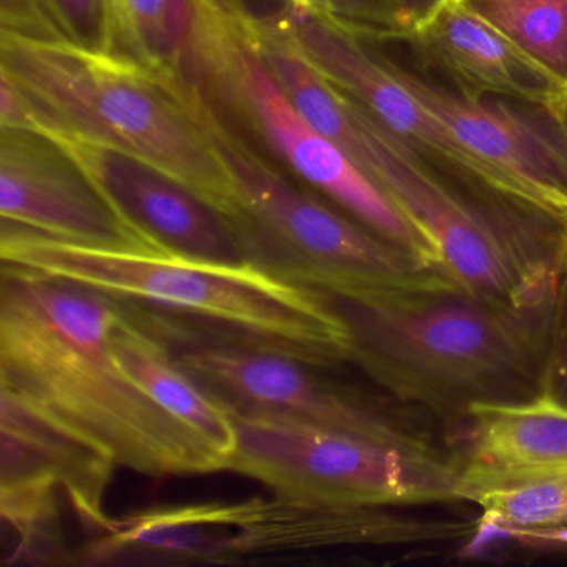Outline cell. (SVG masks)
I'll list each match as a JSON object with an SVG mask.
<instances>
[{
  "instance_id": "d6986e66",
  "label": "cell",
  "mask_w": 567,
  "mask_h": 567,
  "mask_svg": "<svg viewBox=\"0 0 567 567\" xmlns=\"http://www.w3.org/2000/svg\"><path fill=\"white\" fill-rule=\"evenodd\" d=\"M0 434L24 444L54 471L72 509L94 536L112 526L104 506L117 466L111 454L6 388H0Z\"/></svg>"
},
{
  "instance_id": "7c38bea8",
  "label": "cell",
  "mask_w": 567,
  "mask_h": 567,
  "mask_svg": "<svg viewBox=\"0 0 567 567\" xmlns=\"http://www.w3.org/2000/svg\"><path fill=\"white\" fill-rule=\"evenodd\" d=\"M58 141L105 197L162 250L220 264H245L227 215L178 178L127 152L68 132Z\"/></svg>"
},
{
  "instance_id": "603a6c76",
  "label": "cell",
  "mask_w": 567,
  "mask_h": 567,
  "mask_svg": "<svg viewBox=\"0 0 567 567\" xmlns=\"http://www.w3.org/2000/svg\"><path fill=\"white\" fill-rule=\"evenodd\" d=\"M363 39H404L396 0H301Z\"/></svg>"
},
{
  "instance_id": "30bf717a",
  "label": "cell",
  "mask_w": 567,
  "mask_h": 567,
  "mask_svg": "<svg viewBox=\"0 0 567 567\" xmlns=\"http://www.w3.org/2000/svg\"><path fill=\"white\" fill-rule=\"evenodd\" d=\"M265 14L295 48L338 89L353 99L391 134L426 148L491 198L540 217L530 195L513 178L471 152L404 82L388 59L374 54L364 39L301 0H274Z\"/></svg>"
},
{
  "instance_id": "5b68a950",
  "label": "cell",
  "mask_w": 567,
  "mask_h": 567,
  "mask_svg": "<svg viewBox=\"0 0 567 567\" xmlns=\"http://www.w3.org/2000/svg\"><path fill=\"white\" fill-rule=\"evenodd\" d=\"M195 107L244 195L245 212L230 225L247 264L351 300L447 278L295 181L204 102Z\"/></svg>"
},
{
  "instance_id": "277c9868",
  "label": "cell",
  "mask_w": 567,
  "mask_h": 567,
  "mask_svg": "<svg viewBox=\"0 0 567 567\" xmlns=\"http://www.w3.org/2000/svg\"><path fill=\"white\" fill-rule=\"evenodd\" d=\"M0 72L21 91L32 131L68 132L127 152L194 188L235 220L244 195L182 85L128 59L0 35Z\"/></svg>"
},
{
  "instance_id": "44dd1931",
  "label": "cell",
  "mask_w": 567,
  "mask_h": 567,
  "mask_svg": "<svg viewBox=\"0 0 567 567\" xmlns=\"http://www.w3.org/2000/svg\"><path fill=\"white\" fill-rule=\"evenodd\" d=\"M567 89V0H464Z\"/></svg>"
},
{
  "instance_id": "ba28073f",
  "label": "cell",
  "mask_w": 567,
  "mask_h": 567,
  "mask_svg": "<svg viewBox=\"0 0 567 567\" xmlns=\"http://www.w3.org/2000/svg\"><path fill=\"white\" fill-rule=\"evenodd\" d=\"M225 471L277 496L334 506H413L461 499V464L370 437L278 420L238 416Z\"/></svg>"
},
{
  "instance_id": "ac0fdd59",
  "label": "cell",
  "mask_w": 567,
  "mask_h": 567,
  "mask_svg": "<svg viewBox=\"0 0 567 567\" xmlns=\"http://www.w3.org/2000/svg\"><path fill=\"white\" fill-rule=\"evenodd\" d=\"M212 0H111L114 55L171 79L202 84Z\"/></svg>"
},
{
  "instance_id": "7402d4cb",
  "label": "cell",
  "mask_w": 567,
  "mask_h": 567,
  "mask_svg": "<svg viewBox=\"0 0 567 567\" xmlns=\"http://www.w3.org/2000/svg\"><path fill=\"white\" fill-rule=\"evenodd\" d=\"M61 44L94 54H114L111 0H35Z\"/></svg>"
},
{
  "instance_id": "8fae6325",
  "label": "cell",
  "mask_w": 567,
  "mask_h": 567,
  "mask_svg": "<svg viewBox=\"0 0 567 567\" xmlns=\"http://www.w3.org/2000/svg\"><path fill=\"white\" fill-rule=\"evenodd\" d=\"M0 215L75 244L165 251L118 214L58 141L38 131H0Z\"/></svg>"
},
{
  "instance_id": "2e32d148",
  "label": "cell",
  "mask_w": 567,
  "mask_h": 567,
  "mask_svg": "<svg viewBox=\"0 0 567 567\" xmlns=\"http://www.w3.org/2000/svg\"><path fill=\"white\" fill-rule=\"evenodd\" d=\"M466 423V456L460 461L464 473L567 470V406L550 398L474 404Z\"/></svg>"
},
{
  "instance_id": "7a4b0ae2",
  "label": "cell",
  "mask_w": 567,
  "mask_h": 567,
  "mask_svg": "<svg viewBox=\"0 0 567 567\" xmlns=\"http://www.w3.org/2000/svg\"><path fill=\"white\" fill-rule=\"evenodd\" d=\"M324 295L350 331L351 363L404 403L466 421L474 404L543 391L554 301L517 307L450 278L367 300Z\"/></svg>"
},
{
  "instance_id": "5bb4252c",
  "label": "cell",
  "mask_w": 567,
  "mask_h": 567,
  "mask_svg": "<svg viewBox=\"0 0 567 567\" xmlns=\"http://www.w3.org/2000/svg\"><path fill=\"white\" fill-rule=\"evenodd\" d=\"M391 68L471 152L516 181L540 217L567 230V154L553 135L506 109L434 87L393 62Z\"/></svg>"
},
{
  "instance_id": "4fadbf2b",
  "label": "cell",
  "mask_w": 567,
  "mask_h": 567,
  "mask_svg": "<svg viewBox=\"0 0 567 567\" xmlns=\"http://www.w3.org/2000/svg\"><path fill=\"white\" fill-rule=\"evenodd\" d=\"M225 530V563L245 556L313 553L341 546H393L456 539L473 533V523L416 519L384 507L334 506L277 496L274 501L217 503Z\"/></svg>"
},
{
  "instance_id": "8992f818",
  "label": "cell",
  "mask_w": 567,
  "mask_h": 567,
  "mask_svg": "<svg viewBox=\"0 0 567 567\" xmlns=\"http://www.w3.org/2000/svg\"><path fill=\"white\" fill-rule=\"evenodd\" d=\"M348 102L360 128L353 161L423 235L444 277L517 307L553 305L567 260L566 228L517 208L467 200L434 177L410 144Z\"/></svg>"
},
{
  "instance_id": "e0dca14e",
  "label": "cell",
  "mask_w": 567,
  "mask_h": 567,
  "mask_svg": "<svg viewBox=\"0 0 567 567\" xmlns=\"http://www.w3.org/2000/svg\"><path fill=\"white\" fill-rule=\"evenodd\" d=\"M111 347L125 373L155 403L228 460L235 447L234 417L178 364L171 347L141 320L132 301L125 300L124 313L112 328Z\"/></svg>"
},
{
  "instance_id": "ffe728a7",
  "label": "cell",
  "mask_w": 567,
  "mask_h": 567,
  "mask_svg": "<svg viewBox=\"0 0 567 567\" xmlns=\"http://www.w3.org/2000/svg\"><path fill=\"white\" fill-rule=\"evenodd\" d=\"M461 499L476 504L483 519L509 536L566 526L567 470L504 476L461 470Z\"/></svg>"
},
{
  "instance_id": "9c48e42d",
  "label": "cell",
  "mask_w": 567,
  "mask_h": 567,
  "mask_svg": "<svg viewBox=\"0 0 567 567\" xmlns=\"http://www.w3.org/2000/svg\"><path fill=\"white\" fill-rule=\"evenodd\" d=\"M141 317L230 414L328 427L403 450L441 451L353 388L324 377V368L198 330L155 308L142 307Z\"/></svg>"
},
{
  "instance_id": "9a60e30c",
  "label": "cell",
  "mask_w": 567,
  "mask_h": 567,
  "mask_svg": "<svg viewBox=\"0 0 567 567\" xmlns=\"http://www.w3.org/2000/svg\"><path fill=\"white\" fill-rule=\"evenodd\" d=\"M467 92L506 95L563 114L567 89L464 0H446L411 34Z\"/></svg>"
},
{
  "instance_id": "52a82bcc",
  "label": "cell",
  "mask_w": 567,
  "mask_h": 567,
  "mask_svg": "<svg viewBox=\"0 0 567 567\" xmlns=\"http://www.w3.org/2000/svg\"><path fill=\"white\" fill-rule=\"evenodd\" d=\"M205 55L195 94L212 111L295 181L440 271L433 248L386 192L291 104L227 0L212 4Z\"/></svg>"
},
{
  "instance_id": "3957f363",
  "label": "cell",
  "mask_w": 567,
  "mask_h": 567,
  "mask_svg": "<svg viewBox=\"0 0 567 567\" xmlns=\"http://www.w3.org/2000/svg\"><path fill=\"white\" fill-rule=\"evenodd\" d=\"M2 264L145 305L208 333L320 368L351 363V337L323 291L255 265L61 240L2 221Z\"/></svg>"
},
{
  "instance_id": "cb8c5ba5",
  "label": "cell",
  "mask_w": 567,
  "mask_h": 567,
  "mask_svg": "<svg viewBox=\"0 0 567 567\" xmlns=\"http://www.w3.org/2000/svg\"><path fill=\"white\" fill-rule=\"evenodd\" d=\"M540 394L567 406V260L554 298Z\"/></svg>"
},
{
  "instance_id": "6da1fadb",
  "label": "cell",
  "mask_w": 567,
  "mask_h": 567,
  "mask_svg": "<svg viewBox=\"0 0 567 567\" xmlns=\"http://www.w3.org/2000/svg\"><path fill=\"white\" fill-rule=\"evenodd\" d=\"M124 298L16 265L0 270V388L145 476L225 471L224 454L118 363Z\"/></svg>"
},
{
  "instance_id": "d4e9b609",
  "label": "cell",
  "mask_w": 567,
  "mask_h": 567,
  "mask_svg": "<svg viewBox=\"0 0 567 567\" xmlns=\"http://www.w3.org/2000/svg\"><path fill=\"white\" fill-rule=\"evenodd\" d=\"M446 0H396L398 18L404 31V39L411 34Z\"/></svg>"
}]
</instances>
